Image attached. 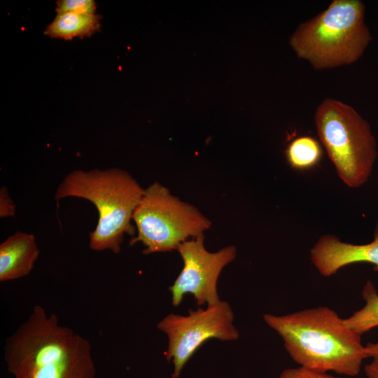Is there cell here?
I'll return each mask as SVG.
<instances>
[{
    "mask_svg": "<svg viewBox=\"0 0 378 378\" xmlns=\"http://www.w3.org/2000/svg\"><path fill=\"white\" fill-rule=\"evenodd\" d=\"M4 351L13 378H95L90 342L38 304L6 339Z\"/></svg>",
    "mask_w": 378,
    "mask_h": 378,
    "instance_id": "cell-1",
    "label": "cell"
},
{
    "mask_svg": "<svg viewBox=\"0 0 378 378\" xmlns=\"http://www.w3.org/2000/svg\"><path fill=\"white\" fill-rule=\"evenodd\" d=\"M268 326L300 366L315 371L355 377L367 358L361 335L351 330L337 313L325 306L276 316L263 314Z\"/></svg>",
    "mask_w": 378,
    "mask_h": 378,
    "instance_id": "cell-2",
    "label": "cell"
},
{
    "mask_svg": "<svg viewBox=\"0 0 378 378\" xmlns=\"http://www.w3.org/2000/svg\"><path fill=\"white\" fill-rule=\"evenodd\" d=\"M144 192L136 180L119 168L76 169L69 172L57 188L55 199L74 197L91 202L99 219L89 234V247L95 251H121L125 234L134 236V212Z\"/></svg>",
    "mask_w": 378,
    "mask_h": 378,
    "instance_id": "cell-3",
    "label": "cell"
},
{
    "mask_svg": "<svg viewBox=\"0 0 378 378\" xmlns=\"http://www.w3.org/2000/svg\"><path fill=\"white\" fill-rule=\"evenodd\" d=\"M360 0H333L322 12L300 24L289 37L298 57L316 70L351 64L372 40Z\"/></svg>",
    "mask_w": 378,
    "mask_h": 378,
    "instance_id": "cell-4",
    "label": "cell"
},
{
    "mask_svg": "<svg viewBox=\"0 0 378 378\" xmlns=\"http://www.w3.org/2000/svg\"><path fill=\"white\" fill-rule=\"evenodd\" d=\"M314 122L339 178L352 188L366 183L378 154L369 122L352 106L330 97L318 106Z\"/></svg>",
    "mask_w": 378,
    "mask_h": 378,
    "instance_id": "cell-5",
    "label": "cell"
},
{
    "mask_svg": "<svg viewBox=\"0 0 378 378\" xmlns=\"http://www.w3.org/2000/svg\"><path fill=\"white\" fill-rule=\"evenodd\" d=\"M132 220L137 235L130 244L142 243L146 255L176 250L183 242L203 235L211 225L196 207L174 196L158 182L144 188Z\"/></svg>",
    "mask_w": 378,
    "mask_h": 378,
    "instance_id": "cell-6",
    "label": "cell"
},
{
    "mask_svg": "<svg viewBox=\"0 0 378 378\" xmlns=\"http://www.w3.org/2000/svg\"><path fill=\"white\" fill-rule=\"evenodd\" d=\"M233 321V312L225 301L207 305L205 309H190L187 316L172 313L164 316L157 327L168 337L164 356L174 364L172 378L179 377L186 363L208 340H237L239 332Z\"/></svg>",
    "mask_w": 378,
    "mask_h": 378,
    "instance_id": "cell-7",
    "label": "cell"
},
{
    "mask_svg": "<svg viewBox=\"0 0 378 378\" xmlns=\"http://www.w3.org/2000/svg\"><path fill=\"white\" fill-rule=\"evenodd\" d=\"M204 241L203 234L183 242L176 249L183 265L169 288L173 306L180 305L186 293L193 295L199 306L213 305L220 301L217 289L218 277L223 269L234 260L237 249L230 245L210 252Z\"/></svg>",
    "mask_w": 378,
    "mask_h": 378,
    "instance_id": "cell-8",
    "label": "cell"
},
{
    "mask_svg": "<svg viewBox=\"0 0 378 378\" xmlns=\"http://www.w3.org/2000/svg\"><path fill=\"white\" fill-rule=\"evenodd\" d=\"M310 258L318 272L326 277L345 266L360 262L372 264L378 273V219L371 242L354 244L343 242L335 235L324 234L310 250Z\"/></svg>",
    "mask_w": 378,
    "mask_h": 378,
    "instance_id": "cell-9",
    "label": "cell"
},
{
    "mask_svg": "<svg viewBox=\"0 0 378 378\" xmlns=\"http://www.w3.org/2000/svg\"><path fill=\"white\" fill-rule=\"evenodd\" d=\"M40 253L33 234L15 232L0 244V281L15 280L30 274Z\"/></svg>",
    "mask_w": 378,
    "mask_h": 378,
    "instance_id": "cell-10",
    "label": "cell"
},
{
    "mask_svg": "<svg viewBox=\"0 0 378 378\" xmlns=\"http://www.w3.org/2000/svg\"><path fill=\"white\" fill-rule=\"evenodd\" d=\"M102 18L98 14L57 13L44 34L50 38L64 40L89 37L99 30Z\"/></svg>",
    "mask_w": 378,
    "mask_h": 378,
    "instance_id": "cell-11",
    "label": "cell"
},
{
    "mask_svg": "<svg viewBox=\"0 0 378 378\" xmlns=\"http://www.w3.org/2000/svg\"><path fill=\"white\" fill-rule=\"evenodd\" d=\"M362 298L365 305L351 316L343 318L351 330L360 335L378 327V292L370 280L363 288Z\"/></svg>",
    "mask_w": 378,
    "mask_h": 378,
    "instance_id": "cell-12",
    "label": "cell"
},
{
    "mask_svg": "<svg viewBox=\"0 0 378 378\" xmlns=\"http://www.w3.org/2000/svg\"><path fill=\"white\" fill-rule=\"evenodd\" d=\"M323 150L314 138L302 136L295 138L286 150V158L294 169L305 171L316 167L321 160Z\"/></svg>",
    "mask_w": 378,
    "mask_h": 378,
    "instance_id": "cell-13",
    "label": "cell"
},
{
    "mask_svg": "<svg viewBox=\"0 0 378 378\" xmlns=\"http://www.w3.org/2000/svg\"><path fill=\"white\" fill-rule=\"evenodd\" d=\"M97 6L94 0H59L56 2V12L95 14Z\"/></svg>",
    "mask_w": 378,
    "mask_h": 378,
    "instance_id": "cell-14",
    "label": "cell"
},
{
    "mask_svg": "<svg viewBox=\"0 0 378 378\" xmlns=\"http://www.w3.org/2000/svg\"><path fill=\"white\" fill-rule=\"evenodd\" d=\"M278 378H343L328 372L315 371L302 366L284 370Z\"/></svg>",
    "mask_w": 378,
    "mask_h": 378,
    "instance_id": "cell-15",
    "label": "cell"
},
{
    "mask_svg": "<svg viewBox=\"0 0 378 378\" xmlns=\"http://www.w3.org/2000/svg\"><path fill=\"white\" fill-rule=\"evenodd\" d=\"M15 213V205L11 200L8 190L2 187L0 190V217H13Z\"/></svg>",
    "mask_w": 378,
    "mask_h": 378,
    "instance_id": "cell-16",
    "label": "cell"
},
{
    "mask_svg": "<svg viewBox=\"0 0 378 378\" xmlns=\"http://www.w3.org/2000/svg\"><path fill=\"white\" fill-rule=\"evenodd\" d=\"M364 372L368 378H378V360H372L365 365Z\"/></svg>",
    "mask_w": 378,
    "mask_h": 378,
    "instance_id": "cell-17",
    "label": "cell"
},
{
    "mask_svg": "<svg viewBox=\"0 0 378 378\" xmlns=\"http://www.w3.org/2000/svg\"><path fill=\"white\" fill-rule=\"evenodd\" d=\"M366 358H372V360H378V342L368 343L365 346Z\"/></svg>",
    "mask_w": 378,
    "mask_h": 378,
    "instance_id": "cell-18",
    "label": "cell"
}]
</instances>
